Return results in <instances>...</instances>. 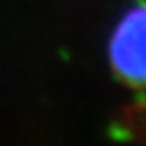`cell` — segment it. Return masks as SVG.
<instances>
[{
    "label": "cell",
    "mask_w": 146,
    "mask_h": 146,
    "mask_svg": "<svg viewBox=\"0 0 146 146\" xmlns=\"http://www.w3.org/2000/svg\"><path fill=\"white\" fill-rule=\"evenodd\" d=\"M114 72L134 87H146V5L129 9L114 27L109 41Z\"/></svg>",
    "instance_id": "cell-1"
}]
</instances>
